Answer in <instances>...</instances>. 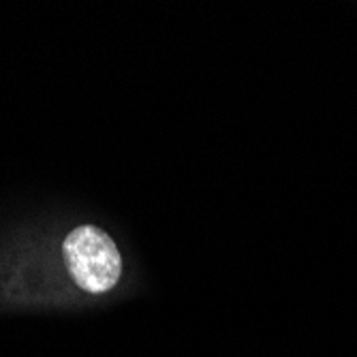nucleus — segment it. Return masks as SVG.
Returning <instances> with one entry per match:
<instances>
[{
	"label": "nucleus",
	"mask_w": 357,
	"mask_h": 357,
	"mask_svg": "<svg viewBox=\"0 0 357 357\" xmlns=\"http://www.w3.org/2000/svg\"><path fill=\"white\" fill-rule=\"evenodd\" d=\"M62 255L73 282L86 294H107L122 276V257L116 242L94 225L73 229L62 244Z\"/></svg>",
	"instance_id": "nucleus-1"
}]
</instances>
